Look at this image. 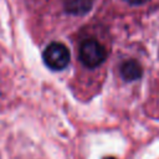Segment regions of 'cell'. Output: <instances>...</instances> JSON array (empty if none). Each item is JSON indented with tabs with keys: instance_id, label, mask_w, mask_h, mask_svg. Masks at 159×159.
<instances>
[{
	"instance_id": "cell-3",
	"label": "cell",
	"mask_w": 159,
	"mask_h": 159,
	"mask_svg": "<svg viewBox=\"0 0 159 159\" xmlns=\"http://www.w3.org/2000/svg\"><path fill=\"white\" fill-rule=\"evenodd\" d=\"M142 67L134 60H128L120 66V75L125 81H135L142 77Z\"/></svg>"
},
{
	"instance_id": "cell-4",
	"label": "cell",
	"mask_w": 159,
	"mask_h": 159,
	"mask_svg": "<svg viewBox=\"0 0 159 159\" xmlns=\"http://www.w3.org/2000/svg\"><path fill=\"white\" fill-rule=\"evenodd\" d=\"M65 9L76 15H82L91 9L89 0H65Z\"/></svg>"
},
{
	"instance_id": "cell-1",
	"label": "cell",
	"mask_w": 159,
	"mask_h": 159,
	"mask_svg": "<svg viewBox=\"0 0 159 159\" xmlns=\"http://www.w3.org/2000/svg\"><path fill=\"white\" fill-rule=\"evenodd\" d=\"M78 57L81 62L88 67V68H94L102 65L107 57V51L102 43H99L94 39H87L82 41L80 45V51H78Z\"/></svg>"
},
{
	"instance_id": "cell-5",
	"label": "cell",
	"mask_w": 159,
	"mask_h": 159,
	"mask_svg": "<svg viewBox=\"0 0 159 159\" xmlns=\"http://www.w3.org/2000/svg\"><path fill=\"white\" fill-rule=\"evenodd\" d=\"M129 4H134V5H138V4H142V2H145L147 0H124Z\"/></svg>"
},
{
	"instance_id": "cell-2",
	"label": "cell",
	"mask_w": 159,
	"mask_h": 159,
	"mask_svg": "<svg viewBox=\"0 0 159 159\" xmlns=\"http://www.w3.org/2000/svg\"><path fill=\"white\" fill-rule=\"evenodd\" d=\"M42 57L47 67H50L53 71H60L68 65L70 51L63 43L52 42L45 48Z\"/></svg>"
},
{
	"instance_id": "cell-6",
	"label": "cell",
	"mask_w": 159,
	"mask_h": 159,
	"mask_svg": "<svg viewBox=\"0 0 159 159\" xmlns=\"http://www.w3.org/2000/svg\"><path fill=\"white\" fill-rule=\"evenodd\" d=\"M104 159H114V158H112V157H106Z\"/></svg>"
}]
</instances>
